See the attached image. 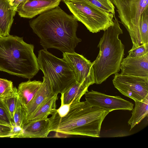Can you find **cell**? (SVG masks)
<instances>
[{"label":"cell","instance_id":"6da1fadb","mask_svg":"<svg viewBox=\"0 0 148 148\" xmlns=\"http://www.w3.org/2000/svg\"><path fill=\"white\" fill-rule=\"evenodd\" d=\"M29 24L44 49H56L63 53L74 52L82 41L76 35L78 21L58 6L30 20Z\"/></svg>","mask_w":148,"mask_h":148},{"label":"cell","instance_id":"7a4b0ae2","mask_svg":"<svg viewBox=\"0 0 148 148\" xmlns=\"http://www.w3.org/2000/svg\"><path fill=\"white\" fill-rule=\"evenodd\" d=\"M109 112L93 107L86 101L71 103L69 112L64 116H60L56 110L52 114L50 118L51 131L67 135L99 137L102 122Z\"/></svg>","mask_w":148,"mask_h":148},{"label":"cell","instance_id":"3957f363","mask_svg":"<svg viewBox=\"0 0 148 148\" xmlns=\"http://www.w3.org/2000/svg\"><path fill=\"white\" fill-rule=\"evenodd\" d=\"M34 46L22 37L9 35L0 37V71L29 79L40 70Z\"/></svg>","mask_w":148,"mask_h":148},{"label":"cell","instance_id":"277c9868","mask_svg":"<svg viewBox=\"0 0 148 148\" xmlns=\"http://www.w3.org/2000/svg\"><path fill=\"white\" fill-rule=\"evenodd\" d=\"M123 33L118 19L115 17L113 25L104 31L97 46L99 53L92 62L96 84H101L120 71L125 47L119 36Z\"/></svg>","mask_w":148,"mask_h":148},{"label":"cell","instance_id":"5b68a950","mask_svg":"<svg viewBox=\"0 0 148 148\" xmlns=\"http://www.w3.org/2000/svg\"><path fill=\"white\" fill-rule=\"evenodd\" d=\"M38 52V63L44 75L43 80L53 94L64 93L76 82L73 71L63 58L56 57L46 49Z\"/></svg>","mask_w":148,"mask_h":148},{"label":"cell","instance_id":"8992f818","mask_svg":"<svg viewBox=\"0 0 148 148\" xmlns=\"http://www.w3.org/2000/svg\"><path fill=\"white\" fill-rule=\"evenodd\" d=\"M77 20L92 33L106 30L113 24L114 15L98 9L87 0H62Z\"/></svg>","mask_w":148,"mask_h":148},{"label":"cell","instance_id":"52a82bcc","mask_svg":"<svg viewBox=\"0 0 148 148\" xmlns=\"http://www.w3.org/2000/svg\"><path fill=\"white\" fill-rule=\"evenodd\" d=\"M117 8L118 16L130 36L132 49L147 43L140 31V16L148 8V0H111Z\"/></svg>","mask_w":148,"mask_h":148},{"label":"cell","instance_id":"ba28073f","mask_svg":"<svg viewBox=\"0 0 148 148\" xmlns=\"http://www.w3.org/2000/svg\"><path fill=\"white\" fill-rule=\"evenodd\" d=\"M112 80L114 87L122 94L134 101L148 97V77L122 75L117 73Z\"/></svg>","mask_w":148,"mask_h":148},{"label":"cell","instance_id":"9c48e42d","mask_svg":"<svg viewBox=\"0 0 148 148\" xmlns=\"http://www.w3.org/2000/svg\"><path fill=\"white\" fill-rule=\"evenodd\" d=\"M63 58L74 74L76 82L89 87L95 83L92 64L83 55L75 53H64Z\"/></svg>","mask_w":148,"mask_h":148},{"label":"cell","instance_id":"30bf717a","mask_svg":"<svg viewBox=\"0 0 148 148\" xmlns=\"http://www.w3.org/2000/svg\"><path fill=\"white\" fill-rule=\"evenodd\" d=\"M86 101L93 107L109 112L117 110H132L134 104L119 96H111L92 90L84 94Z\"/></svg>","mask_w":148,"mask_h":148},{"label":"cell","instance_id":"8fae6325","mask_svg":"<svg viewBox=\"0 0 148 148\" xmlns=\"http://www.w3.org/2000/svg\"><path fill=\"white\" fill-rule=\"evenodd\" d=\"M61 0H25L17 7L16 11L21 17L32 18L54 8Z\"/></svg>","mask_w":148,"mask_h":148},{"label":"cell","instance_id":"7c38bea8","mask_svg":"<svg viewBox=\"0 0 148 148\" xmlns=\"http://www.w3.org/2000/svg\"><path fill=\"white\" fill-rule=\"evenodd\" d=\"M120 68L122 75L148 77V53L140 57L123 58Z\"/></svg>","mask_w":148,"mask_h":148},{"label":"cell","instance_id":"4fadbf2b","mask_svg":"<svg viewBox=\"0 0 148 148\" xmlns=\"http://www.w3.org/2000/svg\"><path fill=\"white\" fill-rule=\"evenodd\" d=\"M50 118L26 122L17 138H46L51 132Z\"/></svg>","mask_w":148,"mask_h":148},{"label":"cell","instance_id":"5bb4252c","mask_svg":"<svg viewBox=\"0 0 148 148\" xmlns=\"http://www.w3.org/2000/svg\"><path fill=\"white\" fill-rule=\"evenodd\" d=\"M16 12L11 9L9 0H0V31L2 37L10 35Z\"/></svg>","mask_w":148,"mask_h":148},{"label":"cell","instance_id":"9a60e30c","mask_svg":"<svg viewBox=\"0 0 148 148\" xmlns=\"http://www.w3.org/2000/svg\"><path fill=\"white\" fill-rule=\"evenodd\" d=\"M54 95L49 90L46 82L43 80L37 92L26 108V120L39 107Z\"/></svg>","mask_w":148,"mask_h":148},{"label":"cell","instance_id":"2e32d148","mask_svg":"<svg viewBox=\"0 0 148 148\" xmlns=\"http://www.w3.org/2000/svg\"><path fill=\"white\" fill-rule=\"evenodd\" d=\"M42 82L34 80L22 82L17 88L19 98L22 104L26 108L37 92Z\"/></svg>","mask_w":148,"mask_h":148},{"label":"cell","instance_id":"e0dca14e","mask_svg":"<svg viewBox=\"0 0 148 148\" xmlns=\"http://www.w3.org/2000/svg\"><path fill=\"white\" fill-rule=\"evenodd\" d=\"M88 87L77 82L61 94V103L71 104L80 102L82 96L88 91Z\"/></svg>","mask_w":148,"mask_h":148},{"label":"cell","instance_id":"ac0fdd59","mask_svg":"<svg viewBox=\"0 0 148 148\" xmlns=\"http://www.w3.org/2000/svg\"><path fill=\"white\" fill-rule=\"evenodd\" d=\"M58 99V95H54L47 100L27 119L25 122L48 118L56 110V101Z\"/></svg>","mask_w":148,"mask_h":148},{"label":"cell","instance_id":"d6986e66","mask_svg":"<svg viewBox=\"0 0 148 148\" xmlns=\"http://www.w3.org/2000/svg\"><path fill=\"white\" fill-rule=\"evenodd\" d=\"M135 107L132 110V116L128 122L130 125V130L148 116V97L141 101H135Z\"/></svg>","mask_w":148,"mask_h":148},{"label":"cell","instance_id":"ffe728a7","mask_svg":"<svg viewBox=\"0 0 148 148\" xmlns=\"http://www.w3.org/2000/svg\"><path fill=\"white\" fill-rule=\"evenodd\" d=\"M26 108L18 97L13 117L14 126L22 130L26 122Z\"/></svg>","mask_w":148,"mask_h":148},{"label":"cell","instance_id":"44dd1931","mask_svg":"<svg viewBox=\"0 0 148 148\" xmlns=\"http://www.w3.org/2000/svg\"><path fill=\"white\" fill-rule=\"evenodd\" d=\"M18 98L17 88L14 87L13 92L10 95L4 99H2L3 102L8 110L12 120Z\"/></svg>","mask_w":148,"mask_h":148},{"label":"cell","instance_id":"7402d4cb","mask_svg":"<svg viewBox=\"0 0 148 148\" xmlns=\"http://www.w3.org/2000/svg\"><path fill=\"white\" fill-rule=\"evenodd\" d=\"M100 10L113 14L115 16V7L111 0H87Z\"/></svg>","mask_w":148,"mask_h":148},{"label":"cell","instance_id":"603a6c76","mask_svg":"<svg viewBox=\"0 0 148 148\" xmlns=\"http://www.w3.org/2000/svg\"><path fill=\"white\" fill-rule=\"evenodd\" d=\"M14 87L11 81L0 78V98L3 99L10 95Z\"/></svg>","mask_w":148,"mask_h":148},{"label":"cell","instance_id":"cb8c5ba5","mask_svg":"<svg viewBox=\"0 0 148 148\" xmlns=\"http://www.w3.org/2000/svg\"><path fill=\"white\" fill-rule=\"evenodd\" d=\"M0 124L14 126L12 119L10 114L0 98Z\"/></svg>","mask_w":148,"mask_h":148},{"label":"cell","instance_id":"d4e9b609","mask_svg":"<svg viewBox=\"0 0 148 148\" xmlns=\"http://www.w3.org/2000/svg\"><path fill=\"white\" fill-rule=\"evenodd\" d=\"M128 53L127 57L130 58L142 56L148 53V43L131 49Z\"/></svg>","mask_w":148,"mask_h":148},{"label":"cell","instance_id":"484cf974","mask_svg":"<svg viewBox=\"0 0 148 148\" xmlns=\"http://www.w3.org/2000/svg\"><path fill=\"white\" fill-rule=\"evenodd\" d=\"M12 129V126L0 124V137L11 138Z\"/></svg>","mask_w":148,"mask_h":148},{"label":"cell","instance_id":"4316f807","mask_svg":"<svg viewBox=\"0 0 148 148\" xmlns=\"http://www.w3.org/2000/svg\"><path fill=\"white\" fill-rule=\"evenodd\" d=\"M70 105L64 104L61 103L60 107L56 110L58 115L61 117L65 116L69 111Z\"/></svg>","mask_w":148,"mask_h":148},{"label":"cell","instance_id":"83f0119b","mask_svg":"<svg viewBox=\"0 0 148 148\" xmlns=\"http://www.w3.org/2000/svg\"><path fill=\"white\" fill-rule=\"evenodd\" d=\"M25 0H9L11 9L16 11L18 6Z\"/></svg>","mask_w":148,"mask_h":148},{"label":"cell","instance_id":"f1b7e54d","mask_svg":"<svg viewBox=\"0 0 148 148\" xmlns=\"http://www.w3.org/2000/svg\"><path fill=\"white\" fill-rule=\"evenodd\" d=\"M2 37V36H1V33H0V37Z\"/></svg>","mask_w":148,"mask_h":148},{"label":"cell","instance_id":"f546056e","mask_svg":"<svg viewBox=\"0 0 148 148\" xmlns=\"http://www.w3.org/2000/svg\"><path fill=\"white\" fill-rule=\"evenodd\" d=\"M61 0V1H62V0Z\"/></svg>","mask_w":148,"mask_h":148}]
</instances>
